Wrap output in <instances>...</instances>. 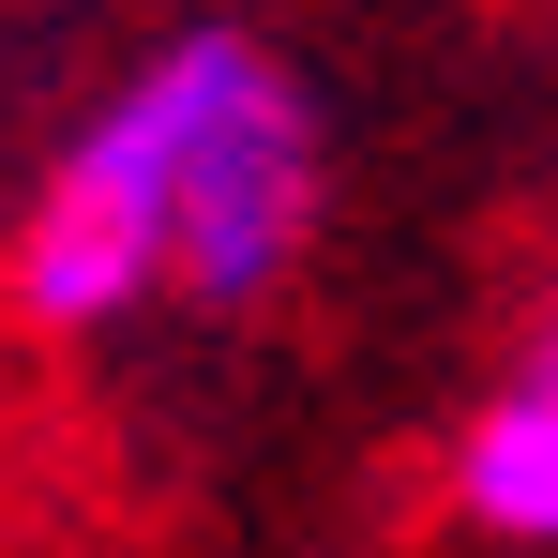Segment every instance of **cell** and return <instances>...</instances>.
Listing matches in <instances>:
<instances>
[{
  "label": "cell",
  "instance_id": "obj_1",
  "mask_svg": "<svg viewBox=\"0 0 558 558\" xmlns=\"http://www.w3.org/2000/svg\"><path fill=\"white\" fill-rule=\"evenodd\" d=\"M317 227H332V121L302 92V61L242 15H182L46 151V182L0 242V302L46 348H106L151 302L272 317Z\"/></svg>",
  "mask_w": 558,
  "mask_h": 558
},
{
  "label": "cell",
  "instance_id": "obj_2",
  "mask_svg": "<svg viewBox=\"0 0 558 558\" xmlns=\"http://www.w3.org/2000/svg\"><path fill=\"white\" fill-rule=\"evenodd\" d=\"M438 498H453V529H483V544H513V558L558 544V363L544 348H513V363L453 408Z\"/></svg>",
  "mask_w": 558,
  "mask_h": 558
}]
</instances>
